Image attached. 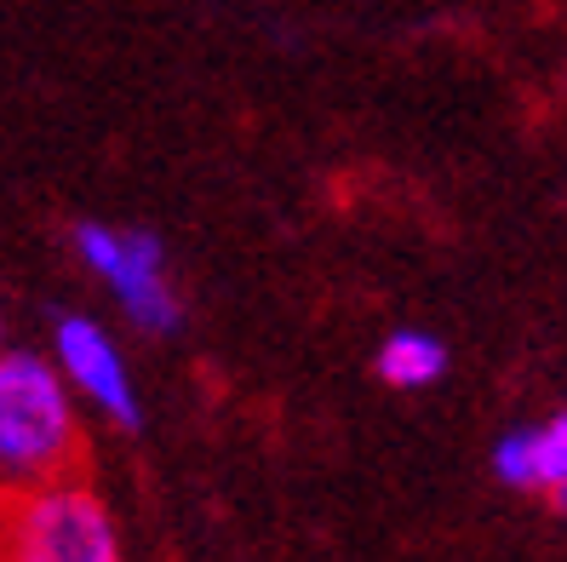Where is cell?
I'll return each instance as SVG.
<instances>
[{
  "label": "cell",
  "instance_id": "cell-2",
  "mask_svg": "<svg viewBox=\"0 0 567 562\" xmlns=\"http://www.w3.org/2000/svg\"><path fill=\"white\" fill-rule=\"evenodd\" d=\"M75 247L92 264V276L115 293L126 321H138L144 334H173L184 305L173 282H166V247L150 229H110V224H81Z\"/></svg>",
  "mask_w": 567,
  "mask_h": 562
},
{
  "label": "cell",
  "instance_id": "cell-5",
  "mask_svg": "<svg viewBox=\"0 0 567 562\" xmlns=\"http://www.w3.org/2000/svg\"><path fill=\"white\" fill-rule=\"evenodd\" d=\"M373 368L395 390H424V385H436L447 374V345L436 334H424V327H395V334L379 345Z\"/></svg>",
  "mask_w": 567,
  "mask_h": 562
},
{
  "label": "cell",
  "instance_id": "cell-4",
  "mask_svg": "<svg viewBox=\"0 0 567 562\" xmlns=\"http://www.w3.org/2000/svg\"><path fill=\"white\" fill-rule=\"evenodd\" d=\"M52 356H58L63 385H75L97 413H110L115 425H138V419H144V413H138V390H132V374H126L121 345H115L92 316L63 310L58 327H52Z\"/></svg>",
  "mask_w": 567,
  "mask_h": 562
},
{
  "label": "cell",
  "instance_id": "cell-1",
  "mask_svg": "<svg viewBox=\"0 0 567 562\" xmlns=\"http://www.w3.org/2000/svg\"><path fill=\"white\" fill-rule=\"evenodd\" d=\"M75 453L70 385L35 350H0V477L47 482Z\"/></svg>",
  "mask_w": 567,
  "mask_h": 562
},
{
  "label": "cell",
  "instance_id": "cell-7",
  "mask_svg": "<svg viewBox=\"0 0 567 562\" xmlns=\"http://www.w3.org/2000/svg\"><path fill=\"white\" fill-rule=\"evenodd\" d=\"M493 477L505 488H533V431L527 425H516V431H505L493 442Z\"/></svg>",
  "mask_w": 567,
  "mask_h": 562
},
{
  "label": "cell",
  "instance_id": "cell-6",
  "mask_svg": "<svg viewBox=\"0 0 567 562\" xmlns=\"http://www.w3.org/2000/svg\"><path fill=\"white\" fill-rule=\"evenodd\" d=\"M533 431V488L550 493V505L567 511V413L527 425Z\"/></svg>",
  "mask_w": 567,
  "mask_h": 562
},
{
  "label": "cell",
  "instance_id": "cell-3",
  "mask_svg": "<svg viewBox=\"0 0 567 562\" xmlns=\"http://www.w3.org/2000/svg\"><path fill=\"white\" fill-rule=\"evenodd\" d=\"M12 551L23 562H115L121 534L86 488H41L12 522Z\"/></svg>",
  "mask_w": 567,
  "mask_h": 562
}]
</instances>
